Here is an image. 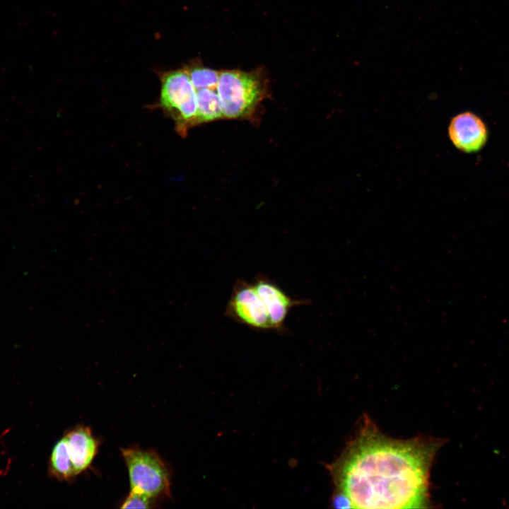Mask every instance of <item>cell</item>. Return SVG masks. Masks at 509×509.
Listing matches in <instances>:
<instances>
[{"mask_svg":"<svg viewBox=\"0 0 509 509\" xmlns=\"http://www.w3.org/2000/svg\"><path fill=\"white\" fill-rule=\"evenodd\" d=\"M51 475L59 481H70L76 476L72 464L66 437L61 438L54 446L49 462Z\"/></svg>","mask_w":509,"mask_h":509,"instance_id":"cell-10","label":"cell"},{"mask_svg":"<svg viewBox=\"0 0 509 509\" xmlns=\"http://www.w3.org/2000/svg\"><path fill=\"white\" fill-rule=\"evenodd\" d=\"M444 442L390 438L365 415L356 435L327 469L353 508H428L430 469Z\"/></svg>","mask_w":509,"mask_h":509,"instance_id":"cell-1","label":"cell"},{"mask_svg":"<svg viewBox=\"0 0 509 509\" xmlns=\"http://www.w3.org/2000/svg\"><path fill=\"white\" fill-rule=\"evenodd\" d=\"M72 464L76 475L86 471L91 465L99 443L91 429L77 426L65 435Z\"/></svg>","mask_w":509,"mask_h":509,"instance_id":"cell-8","label":"cell"},{"mask_svg":"<svg viewBox=\"0 0 509 509\" xmlns=\"http://www.w3.org/2000/svg\"><path fill=\"white\" fill-rule=\"evenodd\" d=\"M197 112V125L223 119L217 86L195 88Z\"/></svg>","mask_w":509,"mask_h":509,"instance_id":"cell-9","label":"cell"},{"mask_svg":"<svg viewBox=\"0 0 509 509\" xmlns=\"http://www.w3.org/2000/svg\"><path fill=\"white\" fill-rule=\"evenodd\" d=\"M267 308L272 331L287 334L286 318L292 308L308 305L310 300L289 296L276 282L262 274L252 281Z\"/></svg>","mask_w":509,"mask_h":509,"instance_id":"cell-6","label":"cell"},{"mask_svg":"<svg viewBox=\"0 0 509 509\" xmlns=\"http://www.w3.org/2000/svg\"><path fill=\"white\" fill-rule=\"evenodd\" d=\"M153 499L143 494L130 491L122 503V508H151L153 507Z\"/></svg>","mask_w":509,"mask_h":509,"instance_id":"cell-12","label":"cell"},{"mask_svg":"<svg viewBox=\"0 0 509 509\" xmlns=\"http://www.w3.org/2000/svg\"><path fill=\"white\" fill-rule=\"evenodd\" d=\"M217 90L223 119H250L266 98L267 84L257 71H219Z\"/></svg>","mask_w":509,"mask_h":509,"instance_id":"cell-2","label":"cell"},{"mask_svg":"<svg viewBox=\"0 0 509 509\" xmlns=\"http://www.w3.org/2000/svg\"><path fill=\"white\" fill-rule=\"evenodd\" d=\"M194 88H214L218 85L219 71L194 63L185 67Z\"/></svg>","mask_w":509,"mask_h":509,"instance_id":"cell-11","label":"cell"},{"mask_svg":"<svg viewBox=\"0 0 509 509\" xmlns=\"http://www.w3.org/2000/svg\"><path fill=\"white\" fill-rule=\"evenodd\" d=\"M332 503L334 508H352V504L349 497L346 494L337 491L332 497Z\"/></svg>","mask_w":509,"mask_h":509,"instance_id":"cell-13","label":"cell"},{"mask_svg":"<svg viewBox=\"0 0 509 509\" xmlns=\"http://www.w3.org/2000/svg\"><path fill=\"white\" fill-rule=\"evenodd\" d=\"M448 134L457 148L468 153L479 151L485 145L488 136L484 122L470 112L458 114L451 119Z\"/></svg>","mask_w":509,"mask_h":509,"instance_id":"cell-7","label":"cell"},{"mask_svg":"<svg viewBox=\"0 0 509 509\" xmlns=\"http://www.w3.org/2000/svg\"><path fill=\"white\" fill-rule=\"evenodd\" d=\"M122 455L131 491L153 500L170 496L171 474L156 452L134 447L122 449Z\"/></svg>","mask_w":509,"mask_h":509,"instance_id":"cell-4","label":"cell"},{"mask_svg":"<svg viewBox=\"0 0 509 509\" xmlns=\"http://www.w3.org/2000/svg\"><path fill=\"white\" fill-rule=\"evenodd\" d=\"M160 91L157 107L174 122L175 131L185 137L197 125V95L185 68L159 73Z\"/></svg>","mask_w":509,"mask_h":509,"instance_id":"cell-3","label":"cell"},{"mask_svg":"<svg viewBox=\"0 0 509 509\" xmlns=\"http://www.w3.org/2000/svg\"><path fill=\"white\" fill-rule=\"evenodd\" d=\"M225 315L256 331H272L269 314L253 281L237 279L227 302Z\"/></svg>","mask_w":509,"mask_h":509,"instance_id":"cell-5","label":"cell"}]
</instances>
